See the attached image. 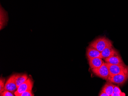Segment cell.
<instances>
[{"instance_id": "cell-1", "label": "cell", "mask_w": 128, "mask_h": 96, "mask_svg": "<svg viewBox=\"0 0 128 96\" xmlns=\"http://www.w3.org/2000/svg\"><path fill=\"white\" fill-rule=\"evenodd\" d=\"M110 45H112L111 41L106 37H101L98 38L92 41L89 46L94 48L101 53L104 49Z\"/></svg>"}, {"instance_id": "cell-2", "label": "cell", "mask_w": 128, "mask_h": 96, "mask_svg": "<svg viewBox=\"0 0 128 96\" xmlns=\"http://www.w3.org/2000/svg\"><path fill=\"white\" fill-rule=\"evenodd\" d=\"M128 79V66L119 74L110 76L108 81L118 85H122Z\"/></svg>"}, {"instance_id": "cell-3", "label": "cell", "mask_w": 128, "mask_h": 96, "mask_svg": "<svg viewBox=\"0 0 128 96\" xmlns=\"http://www.w3.org/2000/svg\"><path fill=\"white\" fill-rule=\"evenodd\" d=\"M34 86V82L30 77H29L27 80L20 86H19L16 91L14 93L15 96H20L22 93L28 90L32 91Z\"/></svg>"}, {"instance_id": "cell-4", "label": "cell", "mask_w": 128, "mask_h": 96, "mask_svg": "<svg viewBox=\"0 0 128 96\" xmlns=\"http://www.w3.org/2000/svg\"><path fill=\"white\" fill-rule=\"evenodd\" d=\"M93 72L98 77L108 81L110 77L109 71L106 65V63H104L102 65L98 68L92 69Z\"/></svg>"}, {"instance_id": "cell-5", "label": "cell", "mask_w": 128, "mask_h": 96, "mask_svg": "<svg viewBox=\"0 0 128 96\" xmlns=\"http://www.w3.org/2000/svg\"><path fill=\"white\" fill-rule=\"evenodd\" d=\"M106 65L109 71L110 76H115L122 72L127 67L126 66L114 65L106 63Z\"/></svg>"}, {"instance_id": "cell-6", "label": "cell", "mask_w": 128, "mask_h": 96, "mask_svg": "<svg viewBox=\"0 0 128 96\" xmlns=\"http://www.w3.org/2000/svg\"><path fill=\"white\" fill-rule=\"evenodd\" d=\"M16 74H14L8 78L5 84L4 90L15 93L17 89L16 84Z\"/></svg>"}, {"instance_id": "cell-7", "label": "cell", "mask_w": 128, "mask_h": 96, "mask_svg": "<svg viewBox=\"0 0 128 96\" xmlns=\"http://www.w3.org/2000/svg\"><path fill=\"white\" fill-rule=\"evenodd\" d=\"M104 60L106 63H108L110 64L126 66L119 54L111 56L109 58L104 59Z\"/></svg>"}, {"instance_id": "cell-8", "label": "cell", "mask_w": 128, "mask_h": 96, "mask_svg": "<svg viewBox=\"0 0 128 96\" xmlns=\"http://www.w3.org/2000/svg\"><path fill=\"white\" fill-rule=\"evenodd\" d=\"M102 59H105L115 54H119L117 50L113 47L112 45H110L106 47L101 53Z\"/></svg>"}, {"instance_id": "cell-9", "label": "cell", "mask_w": 128, "mask_h": 96, "mask_svg": "<svg viewBox=\"0 0 128 96\" xmlns=\"http://www.w3.org/2000/svg\"><path fill=\"white\" fill-rule=\"evenodd\" d=\"M90 67L92 70L100 68L104 62L101 58H96L88 59Z\"/></svg>"}, {"instance_id": "cell-10", "label": "cell", "mask_w": 128, "mask_h": 96, "mask_svg": "<svg viewBox=\"0 0 128 96\" xmlns=\"http://www.w3.org/2000/svg\"><path fill=\"white\" fill-rule=\"evenodd\" d=\"M86 56L88 59L96 58L102 59L101 53L94 48L90 46L87 48Z\"/></svg>"}, {"instance_id": "cell-11", "label": "cell", "mask_w": 128, "mask_h": 96, "mask_svg": "<svg viewBox=\"0 0 128 96\" xmlns=\"http://www.w3.org/2000/svg\"><path fill=\"white\" fill-rule=\"evenodd\" d=\"M114 86L111 82H108L105 84L102 88V91L105 92L109 96H111L112 94L114 93Z\"/></svg>"}, {"instance_id": "cell-12", "label": "cell", "mask_w": 128, "mask_h": 96, "mask_svg": "<svg viewBox=\"0 0 128 96\" xmlns=\"http://www.w3.org/2000/svg\"><path fill=\"white\" fill-rule=\"evenodd\" d=\"M8 15L5 10L0 7V30L3 28L8 22Z\"/></svg>"}, {"instance_id": "cell-13", "label": "cell", "mask_w": 128, "mask_h": 96, "mask_svg": "<svg viewBox=\"0 0 128 96\" xmlns=\"http://www.w3.org/2000/svg\"><path fill=\"white\" fill-rule=\"evenodd\" d=\"M28 79V76L26 74H16V84L17 88L25 82Z\"/></svg>"}, {"instance_id": "cell-14", "label": "cell", "mask_w": 128, "mask_h": 96, "mask_svg": "<svg viewBox=\"0 0 128 96\" xmlns=\"http://www.w3.org/2000/svg\"><path fill=\"white\" fill-rule=\"evenodd\" d=\"M6 79L1 77L0 78V94L2 93L4 90Z\"/></svg>"}, {"instance_id": "cell-15", "label": "cell", "mask_w": 128, "mask_h": 96, "mask_svg": "<svg viewBox=\"0 0 128 96\" xmlns=\"http://www.w3.org/2000/svg\"><path fill=\"white\" fill-rule=\"evenodd\" d=\"M15 94L8 90H4V91L0 94V96H14Z\"/></svg>"}, {"instance_id": "cell-16", "label": "cell", "mask_w": 128, "mask_h": 96, "mask_svg": "<svg viewBox=\"0 0 128 96\" xmlns=\"http://www.w3.org/2000/svg\"><path fill=\"white\" fill-rule=\"evenodd\" d=\"M114 93L120 94L122 96H126V94L123 92H122L119 87L117 86H114Z\"/></svg>"}, {"instance_id": "cell-17", "label": "cell", "mask_w": 128, "mask_h": 96, "mask_svg": "<svg viewBox=\"0 0 128 96\" xmlns=\"http://www.w3.org/2000/svg\"><path fill=\"white\" fill-rule=\"evenodd\" d=\"M34 94L32 93V91L28 90L22 94L20 96H34Z\"/></svg>"}, {"instance_id": "cell-18", "label": "cell", "mask_w": 128, "mask_h": 96, "mask_svg": "<svg viewBox=\"0 0 128 96\" xmlns=\"http://www.w3.org/2000/svg\"><path fill=\"white\" fill-rule=\"evenodd\" d=\"M99 96H109L107 94L105 93V92H104L102 91H101L100 92V94H99Z\"/></svg>"}, {"instance_id": "cell-19", "label": "cell", "mask_w": 128, "mask_h": 96, "mask_svg": "<svg viewBox=\"0 0 128 96\" xmlns=\"http://www.w3.org/2000/svg\"><path fill=\"white\" fill-rule=\"evenodd\" d=\"M111 96H122L120 94H117V93H113L112 94Z\"/></svg>"}]
</instances>
